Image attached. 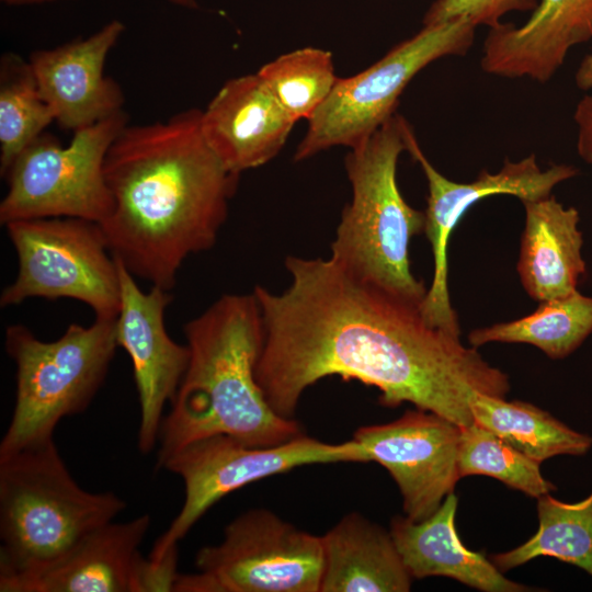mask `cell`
I'll use <instances>...</instances> for the list:
<instances>
[{
    "label": "cell",
    "instance_id": "cell-1",
    "mask_svg": "<svg viewBox=\"0 0 592 592\" xmlns=\"http://www.w3.org/2000/svg\"><path fill=\"white\" fill-rule=\"evenodd\" d=\"M288 286H255L264 343L257 382L270 407L294 419L303 392L339 376L379 391V402H403L459 426L474 422V390L505 398L509 376L467 348L459 333L434 327L421 304L362 281L331 258L289 255Z\"/></svg>",
    "mask_w": 592,
    "mask_h": 592
},
{
    "label": "cell",
    "instance_id": "cell-2",
    "mask_svg": "<svg viewBox=\"0 0 592 592\" xmlns=\"http://www.w3.org/2000/svg\"><path fill=\"white\" fill-rule=\"evenodd\" d=\"M201 113L126 124L104 160L113 200L99 224L106 244L135 277L167 291L187 257L216 243L240 177L207 144Z\"/></svg>",
    "mask_w": 592,
    "mask_h": 592
},
{
    "label": "cell",
    "instance_id": "cell-3",
    "mask_svg": "<svg viewBox=\"0 0 592 592\" xmlns=\"http://www.w3.org/2000/svg\"><path fill=\"white\" fill-rule=\"evenodd\" d=\"M184 334L190 361L160 425L157 469L182 447L210 435L266 447L303 434L296 420L270 407L257 382L264 325L253 293L220 296L185 323Z\"/></svg>",
    "mask_w": 592,
    "mask_h": 592
},
{
    "label": "cell",
    "instance_id": "cell-4",
    "mask_svg": "<svg viewBox=\"0 0 592 592\" xmlns=\"http://www.w3.org/2000/svg\"><path fill=\"white\" fill-rule=\"evenodd\" d=\"M126 502L73 479L54 439L0 456V591L50 566Z\"/></svg>",
    "mask_w": 592,
    "mask_h": 592
},
{
    "label": "cell",
    "instance_id": "cell-5",
    "mask_svg": "<svg viewBox=\"0 0 592 592\" xmlns=\"http://www.w3.org/2000/svg\"><path fill=\"white\" fill-rule=\"evenodd\" d=\"M408 124L396 113L350 148L344 166L352 200L342 212L330 258L362 281L422 303L428 288L412 274L409 247L424 232L425 214L406 202L397 183Z\"/></svg>",
    "mask_w": 592,
    "mask_h": 592
},
{
    "label": "cell",
    "instance_id": "cell-6",
    "mask_svg": "<svg viewBox=\"0 0 592 592\" xmlns=\"http://www.w3.org/2000/svg\"><path fill=\"white\" fill-rule=\"evenodd\" d=\"M4 348L16 366V392L0 456L52 439L64 418L87 410L118 348L116 318H95L88 327L71 323L48 342L24 325H10Z\"/></svg>",
    "mask_w": 592,
    "mask_h": 592
},
{
    "label": "cell",
    "instance_id": "cell-7",
    "mask_svg": "<svg viewBox=\"0 0 592 592\" xmlns=\"http://www.w3.org/2000/svg\"><path fill=\"white\" fill-rule=\"evenodd\" d=\"M476 29L467 18L423 25L363 71L338 78L327 100L307 121L294 160L338 146L350 149L367 138L396 114L400 95L421 70L469 52Z\"/></svg>",
    "mask_w": 592,
    "mask_h": 592
},
{
    "label": "cell",
    "instance_id": "cell-8",
    "mask_svg": "<svg viewBox=\"0 0 592 592\" xmlns=\"http://www.w3.org/2000/svg\"><path fill=\"white\" fill-rule=\"evenodd\" d=\"M4 227L19 269L0 295L1 307L35 297L71 298L88 305L95 318L117 317L118 264L98 223L52 217L14 220Z\"/></svg>",
    "mask_w": 592,
    "mask_h": 592
},
{
    "label": "cell",
    "instance_id": "cell-9",
    "mask_svg": "<svg viewBox=\"0 0 592 592\" xmlns=\"http://www.w3.org/2000/svg\"><path fill=\"white\" fill-rule=\"evenodd\" d=\"M334 463H368V457L354 439L329 444L304 434L266 447L251 446L226 434L187 444L160 467L182 479L184 501L178 515L155 543L149 559L161 562L177 553L178 542L225 496L296 467Z\"/></svg>",
    "mask_w": 592,
    "mask_h": 592
},
{
    "label": "cell",
    "instance_id": "cell-10",
    "mask_svg": "<svg viewBox=\"0 0 592 592\" xmlns=\"http://www.w3.org/2000/svg\"><path fill=\"white\" fill-rule=\"evenodd\" d=\"M128 124L124 110L73 132L64 147L52 134L42 133L15 159L5 179L8 191L0 203V223L75 217L101 224L112 212L113 200L104 175L106 152Z\"/></svg>",
    "mask_w": 592,
    "mask_h": 592
},
{
    "label": "cell",
    "instance_id": "cell-11",
    "mask_svg": "<svg viewBox=\"0 0 592 592\" xmlns=\"http://www.w3.org/2000/svg\"><path fill=\"white\" fill-rule=\"evenodd\" d=\"M321 537L267 509L235 517L217 545L201 548L196 572L178 574L175 592H320Z\"/></svg>",
    "mask_w": 592,
    "mask_h": 592
},
{
    "label": "cell",
    "instance_id": "cell-12",
    "mask_svg": "<svg viewBox=\"0 0 592 592\" xmlns=\"http://www.w3.org/2000/svg\"><path fill=\"white\" fill-rule=\"evenodd\" d=\"M407 152L421 167L428 184L424 234L431 243L433 278L421 304L424 318L434 327L460 333L447 284V246L452 231L466 212L482 198L512 195L521 202L551 195L554 187L572 179L579 170L570 164H551L543 170L535 153L519 160L506 159L498 172L481 170L471 182L444 177L424 155L413 128H406Z\"/></svg>",
    "mask_w": 592,
    "mask_h": 592
},
{
    "label": "cell",
    "instance_id": "cell-13",
    "mask_svg": "<svg viewBox=\"0 0 592 592\" xmlns=\"http://www.w3.org/2000/svg\"><path fill=\"white\" fill-rule=\"evenodd\" d=\"M460 426L423 409L399 419L358 428L353 435L368 462L385 467L397 483L406 516L432 515L460 479L457 467Z\"/></svg>",
    "mask_w": 592,
    "mask_h": 592
},
{
    "label": "cell",
    "instance_id": "cell-14",
    "mask_svg": "<svg viewBox=\"0 0 592 592\" xmlns=\"http://www.w3.org/2000/svg\"><path fill=\"white\" fill-rule=\"evenodd\" d=\"M117 261V260H116ZM121 307L116 339L132 360L140 406L137 447L143 454L158 445L163 410L172 402L186 372L190 350L175 342L164 322L171 291L151 285L144 292L135 276L119 262Z\"/></svg>",
    "mask_w": 592,
    "mask_h": 592
},
{
    "label": "cell",
    "instance_id": "cell-15",
    "mask_svg": "<svg viewBox=\"0 0 592 592\" xmlns=\"http://www.w3.org/2000/svg\"><path fill=\"white\" fill-rule=\"evenodd\" d=\"M124 31L123 22L112 20L88 37L30 55L41 93L61 128L76 132L123 110L124 93L105 76L104 65Z\"/></svg>",
    "mask_w": 592,
    "mask_h": 592
},
{
    "label": "cell",
    "instance_id": "cell-16",
    "mask_svg": "<svg viewBox=\"0 0 592 592\" xmlns=\"http://www.w3.org/2000/svg\"><path fill=\"white\" fill-rule=\"evenodd\" d=\"M149 527L148 514L112 521L50 566L9 583L1 592L152 591L153 563L139 553Z\"/></svg>",
    "mask_w": 592,
    "mask_h": 592
},
{
    "label": "cell",
    "instance_id": "cell-17",
    "mask_svg": "<svg viewBox=\"0 0 592 592\" xmlns=\"http://www.w3.org/2000/svg\"><path fill=\"white\" fill-rule=\"evenodd\" d=\"M295 124L257 72L226 81L201 113L204 138L237 174L275 158Z\"/></svg>",
    "mask_w": 592,
    "mask_h": 592
},
{
    "label": "cell",
    "instance_id": "cell-18",
    "mask_svg": "<svg viewBox=\"0 0 592 592\" xmlns=\"http://www.w3.org/2000/svg\"><path fill=\"white\" fill-rule=\"evenodd\" d=\"M592 39V0H540L522 25L489 29L480 58L483 72L549 81L569 52Z\"/></svg>",
    "mask_w": 592,
    "mask_h": 592
},
{
    "label": "cell",
    "instance_id": "cell-19",
    "mask_svg": "<svg viewBox=\"0 0 592 592\" xmlns=\"http://www.w3.org/2000/svg\"><path fill=\"white\" fill-rule=\"evenodd\" d=\"M457 497L449 493L429 517L414 522L396 516L390 534L412 579L447 577L485 592H522L530 589L503 576L481 553L459 539L455 515Z\"/></svg>",
    "mask_w": 592,
    "mask_h": 592
},
{
    "label": "cell",
    "instance_id": "cell-20",
    "mask_svg": "<svg viewBox=\"0 0 592 592\" xmlns=\"http://www.w3.org/2000/svg\"><path fill=\"white\" fill-rule=\"evenodd\" d=\"M522 204L525 224L516 271L524 291L537 301L576 292L587 271L579 212L553 195Z\"/></svg>",
    "mask_w": 592,
    "mask_h": 592
},
{
    "label": "cell",
    "instance_id": "cell-21",
    "mask_svg": "<svg viewBox=\"0 0 592 592\" xmlns=\"http://www.w3.org/2000/svg\"><path fill=\"white\" fill-rule=\"evenodd\" d=\"M320 537V592L410 591L413 579L390 532L360 513L343 516Z\"/></svg>",
    "mask_w": 592,
    "mask_h": 592
},
{
    "label": "cell",
    "instance_id": "cell-22",
    "mask_svg": "<svg viewBox=\"0 0 592 592\" xmlns=\"http://www.w3.org/2000/svg\"><path fill=\"white\" fill-rule=\"evenodd\" d=\"M469 407L475 422L538 463L558 455L582 456L592 446V436L528 402L474 390Z\"/></svg>",
    "mask_w": 592,
    "mask_h": 592
},
{
    "label": "cell",
    "instance_id": "cell-23",
    "mask_svg": "<svg viewBox=\"0 0 592 592\" xmlns=\"http://www.w3.org/2000/svg\"><path fill=\"white\" fill-rule=\"evenodd\" d=\"M592 333V297L578 289L567 296L539 301L520 319L475 329L468 334L474 346L490 342L526 343L554 360L565 358Z\"/></svg>",
    "mask_w": 592,
    "mask_h": 592
},
{
    "label": "cell",
    "instance_id": "cell-24",
    "mask_svg": "<svg viewBox=\"0 0 592 592\" xmlns=\"http://www.w3.org/2000/svg\"><path fill=\"white\" fill-rule=\"evenodd\" d=\"M537 500V532L519 547L492 555L490 560L505 572L548 556L574 565L592 577V492L573 503L559 501L549 493Z\"/></svg>",
    "mask_w": 592,
    "mask_h": 592
},
{
    "label": "cell",
    "instance_id": "cell-25",
    "mask_svg": "<svg viewBox=\"0 0 592 592\" xmlns=\"http://www.w3.org/2000/svg\"><path fill=\"white\" fill-rule=\"evenodd\" d=\"M55 121L33 69L14 53L0 59V173L8 174L19 155Z\"/></svg>",
    "mask_w": 592,
    "mask_h": 592
},
{
    "label": "cell",
    "instance_id": "cell-26",
    "mask_svg": "<svg viewBox=\"0 0 592 592\" xmlns=\"http://www.w3.org/2000/svg\"><path fill=\"white\" fill-rule=\"evenodd\" d=\"M257 73L297 123L308 121L331 93L338 76L331 52L301 47L264 64Z\"/></svg>",
    "mask_w": 592,
    "mask_h": 592
},
{
    "label": "cell",
    "instance_id": "cell-27",
    "mask_svg": "<svg viewBox=\"0 0 592 592\" xmlns=\"http://www.w3.org/2000/svg\"><path fill=\"white\" fill-rule=\"evenodd\" d=\"M540 463L524 455L485 426L473 422L460 426L457 467L460 478L493 477L525 494L538 498L555 490L540 471Z\"/></svg>",
    "mask_w": 592,
    "mask_h": 592
},
{
    "label": "cell",
    "instance_id": "cell-28",
    "mask_svg": "<svg viewBox=\"0 0 592 592\" xmlns=\"http://www.w3.org/2000/svg\"><path fill=\"white\" fill-rule=\"evenodd\" d=\"M537 0H435L424 13L423 25H432L467 18L476 26L489 29L501 23L511 12L533 11Z\"/></svg>",
    "mask_w": 592,
    "mask_h": 592
},
{
    "label": "cell",
    "instance_id": "cell-29",
    "mask_svg": "<svg viewBox=\"0 0 592 592\" xmlns=\"http://www.w3.org/2000/svg\"><path fill=\"white\" fill-rule=\"evenodd\" d=\"M577 129V151L579 157L592 166V92L584 94L573 112Z\"/></svg>",
    "mask_w": 592,
    "mask_h": 592
},
{
    "label": "cell",
    "instance_id": "cell-30",
    "mask_svg": "<svg viewBox=\"0 0 592 592\" xmlns=\"http://www.w3.org/2000/svg\"><path fill=\"white\" fill-rule=\"evenodd\" d=\"M574 81L579 89L592 90V54L587 55L580 62L574 75Z\"/></svg>",
    "mask_w": 592,
    "mask_h": 592
},
{
    "label": "cell",
    "instance_id": "cell-31",
    "mask_svg": "<svg viewBox=\"0 0 592 592\" xmlns=\"http://www.w3.org/2000/svg\"><path fill=\"white\" fill-rule=\"evenodd\" d=\"M55 0H1L2 3L7 5H30V4H41L45 2H52Z\"/></svg>",
    "mask_w": 592,
    "mask_h": 592
},
{
    "label": "cell",
    "instance_id": "cell-32",
    "mask_svg": "<svg viewBox=\"0 0 592 592\" xmlns=\"http://www.w3.org/2000/svg\"><path fill=\"white\" fill-rule=\"evenodd\" d=\"M166 1H168L171 4L189 8V9L197 7L196 0H166Z\"/></svg>",
    "mask_w": 592,
    "mask_h": 592
}]
</instances>
